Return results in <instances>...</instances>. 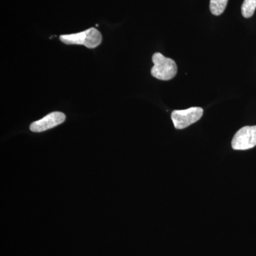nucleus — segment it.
<instances>
[{"mask_svg": "<svg viewBox=\"0 0 256 256\" xmlns=\"http://www.w3.org/2000/svg\"><path fill=\"white\" fill-rule=\"evenodd\" d=\"M60 40L66 44L84 45L87 48H94L100 44L102 35L96 28H90L79 33L62 35Z\"/></svg>", "mask_w": 256, "mask_h": 256, "instance_id": "f257e3e1", "label": "nucleus"}, {"mask_svg": "<svg viewBox=\"0 0 256 256\" xmlns=\"http://www.w3.org/2000/svg\"><path fill=\"white\" fill-rule=\"evenodd\" d=\"M154 66L151 69L153 77L161 80H170L176 76L178 66L174 60L166 58L161 53H156L152 56Z\"/></svg>", "mask_w": 256, "mask_h": 256, "instance_id": "f03ea898", "label": "nucleus"}, {"mask_svg": "<svg viewBox=\"0 0 256 256\" xmlns=\"http://www.w3.org/2000/svg\"><path fill=\"white\" fill-rule=\"evenodd\" d=\"M203 114L202 108L192 107L186 110L172 111L171 118L176 129L182 130L200 120Z\"/></svg>", "mask_w": 256, "mask_h": 256, "instance_id": "7ed1b4c3", "label": "nucleus"}, {"mask_svg": "<svg viewBox=\"0 0 256 256\" xmlns=\"http://www.w3.org/2000/svg\"><path fill=\"white\" fill-rule=\"evenodd\" d=\"M234 150H247L256 146V126H245L237 131L232 142Z\"/></svg>", "mask_w": 256, "mask_h": 256, "instance_id": "20e7f679", "label": "nucleus"}, {"mask_svg": "<svg viewBox=\"0 0 256 256\" xmlns=\"http://www.w3.org/2000/svg\"><path fill=\"white\" fill-rule=\"evenodd\" d=\"M66 120V116L63 112H53L47 114L43 118L32 122L30 130L34 132H44L47 130L56 127Z\"/></svg>", "mask_w": 256, "mask_h": 256, "instance_id": "39448f33", "label": "nucleus"}, {"mask_svg": "<svg viewBox=\"0 0 256 256\" xmlns=\"http://www.w3.org/2000/svg\"><path fill=\"white\" fill-rule=\"evenodd\" d=\"M228 0H210V10L212 14L220 16L223 14L226 8Z\"/></svg>", "mask_w": 256, "mask_h": 256, "instance_id": "423d86ee", "label": "nucleus"}, {"mask_svg": "<svg viewBox=\"0 0 256 256\" xmlns=\"http://www.w3.org/2000/svg\"><path fill=\"white\" fill-rule=\"evenodd\" d=\"M256 9V0H244L242 6V16L252 18Z\"/></svg>", "mask_w": 256, "mask_h": 256, "instance_id": "0eeeda50", "label": "nucleus"}]
</instances>
